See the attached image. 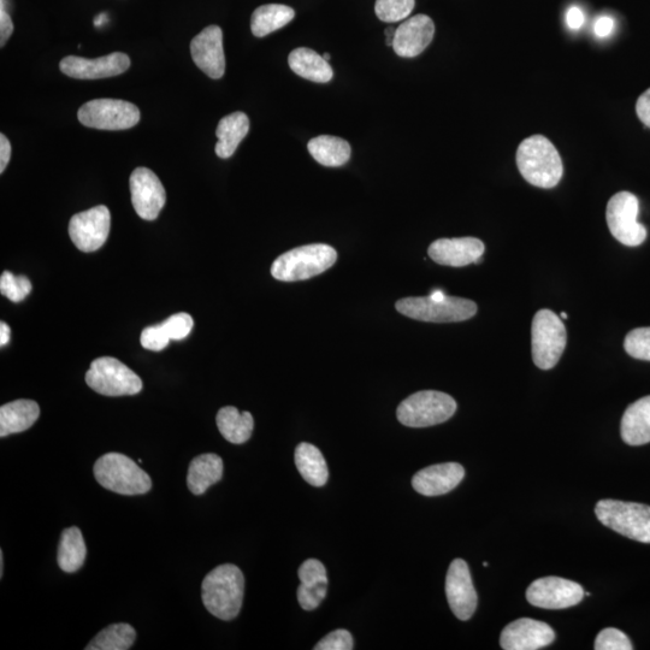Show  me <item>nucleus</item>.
<instances>
[{
	"instance_id": "obj_1",
	"label": "nucleus",
	"mask_w": 650,
	"mask_h": 650,
	"mask_svg": "<svg viewBox=\"0 0 650 650\" xmlns=\"http://www.w3.org/2000/svg\"><path fill=\"white\" fill-rule=\"evenodd\" d=\"M245 594V577L238 566L216 567L204 578L202 598L206 610L222 620L238 617Z\"/></svg>"
},
{
	"instance_id": "obj_2",
	"label": "nucleus",
	"mask_w": 650,
	"mask_h": 650,
	"mask_svg": "<svg viewBox=\"0 0 650 650\" xmlns=\"http://www.w3.org/2000/svg\"><path fill=\"white\" fill-rule=\"evenodd\" d=\"M519 173L530 185L554 188L564 174V165L555 146L542 135L525 139L517 150Z\"/></svg>"
},
{
	"instance_id": "obj_3",
	"label": "nucleus",
	"mask_w": 650,
	"mask_h": 650,
	"mask_svg": "<svg viewBox=\"0 0 650 650\" xmlns=\"http://www.w3.org/2000/svg\"><path fill=\"white\" fill-rule=\"evenodd\" d=\"M338 253L332 246L324 244L306 245L282 254L271 267L276 280L295 282L309 280L332 268Z\"/></svg>"
},
{
	"instance_id": "obj_4",
	"label": "nucleus",
	"mask_w": 650,
	"mask_h": 650,
	"mask_svg": "<svg viewBox=\"0 0 650 650\" xmlns=\"http://www.w3.org/2000/svg\"><path fill=\"white\" fill-rule=\"evenodd\" d=\"M94 477L105 489L121 495H141L152 488L151 477L121 453H108L94 464Z\"/></svg>"
},
{
	"instance_id": "obj_5",
	"label": "nucleus",
	"mask_w": 650,
	"mask_h": 650,
	"mask_svg": "<svg viewBox=\"0 0 650 650\" xmlns=\"http://www.w3.org/2000/svg\"><path fill=\"white\" fill-rule=\"evenodd\" d=\"M596 517L605 527L642 543H650V507L637 502L601 500Z\"/></svg>"
},
{
	"instance_id": "obj_6",
	"label": "nucleus",
	"mask_w": 650,
	"mask_h": 650,
	"mask_svg": "<svg viewBox=\"0 0 650 650\" xmlns=\"http://www.w3.org/2000/svg\"><path fill=\"white\" fill-rule=\"evenodd\" d=\"M457 411V403L448 394L423 390L405 399L397 410L401 424L410 428H427L445 423Z\"/></svg>"
},
{
	"instance_id": "obj_7",
	"label": "nucleus",
	"mask_w": 650,
	"mask_h": 650,
	"mask_svg": "<svg viewBox=\"0 0 650 650\" xmlns=\"http://www.w3.org/2000/svg\"><path fill=\"white\" fill-rule=\"evenodd\" d=\"M397 310L416 321L433 323L464 322L477 313L475 301L457 297L435 300L430 297L405 298L395 304Z\"/></svg>"
},
{
	"instance_id": "obj_8",
	"label": "nucleus",
	"mask_w": 650,
	"mask_h": 650,
	"mask_svg": "<svg viewBox=\"0 0 650 650\" xmlns=\"http://www.w3.org/2000/svg\"><path fill=\"white\" fill-rule=\"evenodd\" d=\"M566 344V328L557 313L547 309L537 312L531 327V348L537 368L553 369L563 356Z\"/></svg>"
},
{
	"instance_id": "obj_9",
	"label": "nucleus",
	"mask_w": 650,
	"mask_h": 650,
	"mask_svg": "<svg viewBox=\"0 0 650 650\" xmlns=\"http://www.w3.org/2000/svg\"><path fill=\"white\" fill-rule=\"evenodd\" d=\"M86 383L105 397L135 395L143 390V381L126 364L112 357L94 360L86 374Z\"/></svg>"
},
{
	"instance_id": "obj_10",
	"label": "nucleus",
	"mask_w": 650,
	"mask_h": 650,
	"mask_svg": "<svg viewBox=\"0 0 650 650\" xmlns=\"http://www.w3.org/2000/svg\"><path fill=\"white\" fill-rule=\"evenodd\" d=\"M79 121L88 128L124 130L137 126L140 110L126 100L94 99L82 105Z\"/></svg>"
},
{
	"instance_id": "obj_11",
	"label": "nucleus",
	"mask_w": 650,
	"mask_h": 650,
	"mask_svg": "<svg viewBox=\"0 0 650 650\" xmlns=\"http://www.w3.org/2000/svg\"><path fill=\"white\" fill-rule=\"evenodd\" d=\"M640 204L636 195L619 192L607 205L606 218L612 235L623 245L637 247L647 239V229L637 222Z\"/></svg>"
},
{
	"instance_id": "obj_12",
	"label": "nucleus",
	"mask_w": 650,
	"mask_h": 650,
	"mask_svg": "<svg viewBox=\"0 0 650 650\" xmlns=\"http://www.w3.org/2000/svg\"><path fill=\"white\" fill-rule=\"evenodd\" d=\"M585 596L581 585L560 577H543L527 590L529 604L546 610H564L576 606Z\"/></svg>"
},
{
	"instance_id": "obj_13",
	"label": "nucleus",
	"mask_w": 650,
	"mask_h": 650,
	"mask_svg": "<svg viewBox=\"0 0 650 650\" xmlns=\"http://www.w3.org/2000/svg\"><path fill=\"white\" fill-rule=\"evenodd\" d=\"M110 228V211L106 206L99 205L74 215L69 223V235L80 251L90 253L105 244Z\"/></svg>"
},
{
	"instance_id": "obj_14",
	"label": "nucleus",
	"mask_w": 650,
	"mask_h": 650,
	"mask_svg": "<svg viewBox=\"0 0 650 650\" xmlns=\"http://www.w3.org/2000/svg\"><path fill=\"white\" fill-rule=\"evenodd\" d=\"M129 186L137 214L145 221H155L167 202L161 180L152 170L137 168L130 175Z\"/></svg>"
},
{
	"instance_id": "obj_15",
	"label": "nucleus",
	"mask_w": 650,
	"mask_h": 650,
	"mask_svg": "<svg viewBox=\"0 0 650 650\" xmlns=\"http://www.w3.org/2000/svg\"><path fill=\"white\" fill-rule=\"evenodd\" d=\"M446 595L454 616L469 620L477 608V593L472 583L468 564L463 559H455L449 566L446 578Z\"/></svg>"
},
{
	"instance_id": "obj_16",
	"label": "nucleus",
	"mask_w": 650,
	"mask_h": 650,
	"mask_svg": "<svg viewBox=\"0 0 650 650\" xmlns=\"http://www.w3.org/2000/svg\"><path fill=\"white\" fill-rule=\"evenodd\" d=\"M62 73L69 78L80 80H97L112 78L127 72L130 59L126 53L114 52L111 55L88 59L69 56L61 62Z\"/></svg>"
},
{
	"instance_id": "obj_17",
	"label": "nucleus",
	"mask_w": 650,
	"mask_h": 650,
	"mask_svg": "<svg viewBox=\"0 0 650 650\" xmlns=\"http://www.w3.org/2000/svg\"><path fill=\"white\" fill-rule=\"evenodd\" d=\"M191 55L197 67L211 79H221L226 72L223 50V32L218 26H209L191 43Z\"/></svg>"
},
{
	"instance_id": "obj_18",
	"label": "nucleus",
	"mask_w": 650,
	"mask_h": 650,
	"mask_svg": "<svg viewBox=\"0 0 650 650\" xmlns=\"http://www.w3.org/2000/svg\"><path fill=\"white\" fill-rule=\"evenodd\" d=\"M554 640L555 632L551 626L539 620L522 618L502 630L500 644L505 650H537L549 646Z\"/></svg>"
},
{
	"instance_id": "obj_19",
	"label": "nucleus",
	"mask_w": 650,
	"mask_h": 650,
	"mask_svg": "<svg viewBox=\"0 0 650 650\" xmlns=\"http://www.w3.org/2000/svg\"><path fill=\"white\" fill-rule=\"evenodd\" d=\"M484 244L476 238L439 239L429 246V257L445 267L462 268L478 264L484 253Z\"/></svg>"
},
{
	"instance_id": "obj_20",
	"label": "nucleus",
	"mask_w": 650,
	"mask_h": 650,
	"mask_svg": "<svg viewBox=\"0 0 650 650\" xmlns=\"http://www.w3.org/2000/svg\"><path fill=\"white\" fill-rule=\"evenodd\" d=\"M435 25L427 15H416L401 23L395 31L393 49L400 57L421 55L434 39Z\"/></svg>"
},
{
	"instance_id": "obj_21",
	"label": "nucleus",
	"mask_w": 650,
	"mask_h": 650,
	"mask_svg": "<svg viewBox=\"0 0 650 650\" xmlns=\"http://www.w3.org/2000/svg\"><path fill=\"white\" fill-rule=\"evenodd\" d=\"M464 476L465 470L458 463L431 465L417 472L412 478V487L424 496H439L452 492Z\"/></svg>"
},
{
	"instance_id": "obj_22",
	"label": "nucleus",
	"mask_w": 650,
	"mask_h": 650,
	"mask_svg": "<svg viewBox=\"0 0 650 650\" xmlns=\"http://www.w3.org/2000/svg\"><path fill=\"white\" fill-rule=\"evenodd\" d=\"M193 324V318L188 313H176L161 324L145 328L140 336L141 345L146 350L161 352L171 340L186 339L192 332Z\"/></svg>"
},
{
	"instance_id": "obj_23",
	"label": "nucleus",
	"mask_w": 650,
	"mask_h": 650,
	"mask_svg": "<svg viewBox=\"0 0 650 650\" xmlns=\"http://www.w3.org/2000/svg\"><path fill=\"white\" fill-rule=\"evenodd\" d=\"M620 431L624 442L630 446H642L650 442V395L637 400L626 409Z\"/></svg>"
},
{
	"instance_id": "obj_24",
	"label": "nucleus",
	"mask_w": 650,
	"mask_h": 650,
	"mask_svg": "<svg viewBox=\"0 0 650 650\" xmlns=\"http://www.w3.org/2000/svg\"><path fill=\"white\" fill-rule=\"evenodd\" d=\"M40 416V407L33 400H16L0 407V436L19 434L32 428Z\"/></svg>"
},
{
	"instance_id": "obj_25",
	"label": "nucleus",
	"mask_w": 650,
	"mask_h": 650,
	"mask_svg": "<svg viewBox=\"0 0 650 650\" xmlns=\"http://www.w3.org/2000/svg\"><path fill=\"white\" fill-rule=\"evenodd\" d=\"M223 477V460L214 453H206L192 460L188 468L187 486L194 495H203L212 484Z\"/></svg>"
},
{
	"instance_id": "obj_26",
	"label": "nucleus",
	"mask_w": 650,
	"mask_h": 650,
	"mask_svg": "<svg viewBox=\"0 0 650 650\" xmlns=\"http://www.w3.org/2000/svg\"><path fill=\"white\" fill-rule=\"evenodd\" d=\"M248 130H250V120L244 112L236 111L223 117L216 129L218 139L216 155L222 159L232 157L241 141L246 138Z\"/></svg>"
},
{
	"instance_id": "obj_27",
	"label": "nucleus",
	"mask_w": 650,
	"mask_h": 650,
	"mask_svg": "<svg viewBox=\"0 0 650 650\" xmlns=\"http://www.w3.org/2000/svg\"><path fill=\"white\" fill-rule=\"evenodd\" d=\"M288 64L295 74L306 80L317 82V84H325L334 76L333 68L330 67L329 62L319 56L316 51L306 49V47H299L292 51L288 57Z\"/></svg>"
},
{
	"instance_id": "obj_28",
	"label": "nucleus",
	"mask_w": 650,
	"mask_h": 650,
	"mask_svg": "<svg viewBox=\"0 0 650 650\" xmlns=\"http://www.w3.org/2000/svg\"><path fill=\"white\" fill-rule=\"evenodd\" d=\"M295 465L307 483L313 487H323L328 481L329 471L323 454L311 443H300L295 449Z\"/></svg>"
},
{
	"instance_id": "obj_29",
	"label": "nucleus",
	"mask_w": 650,
	"mask_h": 650,
	"mask_svg": "<svg viewBox=\"0 0 650 650\" xmlns=\"http://www.w3.org/2000/svg\"><path fill=\"white\" fill-rule=\"evenodd\" d=\"M310 155L324 167L338 168L345 165L351 158V145L346 140L321 135L313 138L307 144Z\"/></svg>"
},
{
	"instance_id": "obj_30",
	"label": "nucleus",
	"mask_w": 650,
	"mask_h": 650,
	"mask_svg": "<svg viewBox=\"0 0 650 650\" xmlns=\"http://www.w3.org/2000/svg\"><path fill=\"white\" fill-rule=\"evenodd\" d=\"M218 430L224 439L234 445H241L251 439L254 421L250 412H239L236 407H223L216 417Z\"/></svg>"
},
{
	"instance_id": "obj_31",
	"label": "nucleus",
	"mask_w": 650,
	"mask_h": 650,
	"mask_svg": "<svg viewBox=\"0 0 650 650\" xmlns=\"http://www.w3.org/2000/svg\"><path fill=\"white\" fill-rule=\"evenodd\" d=\"M295 17V11L287 5L267 4L254 10L251 29L254 37L263 38L279 31Z\"/></svg>"
},
{
	"instance_id": "obj_32",
	"label": "nucleus",
	"mask_w": 650,
	"mask_h": 650,
	"mask_svg": "<svg viewBox=\"0 0 650 650\" xmlns=\"http://www.w3.org/2000/svg\"><path fill=\"white\" fill-rule=\"evenodd\" d=\"M87 548L79 528L65 529L59 542L57 561L64 572L73 573L85 563Z\"/></svg>"
},
{
	"instance_id": "obj_33",
	"label": "nucleus",
	"mask_w": 650,
	"mask_h": 650,
	"mask_svg": "<svg viewBox=\"0 0 650 650\" xmlns=\"http://www.w3.org/2000/svg\"><path fill=\"white\" fill-rule=\"evenodd\" d=\"M137 632L129 624H112L99 632L86 650H128L132 648Z\"/></svg>"
},
{
	"instance_id": "obj_34",
	"label": "nucleus",
	"mask_w": 650,
	"mask_h": 650,
	"mask_svg": "<svg viewBox=\"0 0 650 650\" xmlns=\"http://www.w3.org/2000/svg\"><path fill=\"white\" fill-rule=\"evenodd\" d=\"M415 9V0H376L375 13L383 22L395 23L409 17Z\"/></svg>"
},
{
	"instance_id": "obj_35",
	"label": "nucleus",
	"mask_w": 650,
	"mask_h": 650,
	"mask_svg": "<svg viewBox=\"0 0 650 650\" xmlns=\"http://www.w3.org/2000/svg\"><path fill=\"white\" fill-rule=\"evenodd\" d=\"M32 282L26 276H15L10 271H4L0 277V293L13 303H21L32 292Z\"/></svg>"
},
{
	"instance_id": "obj_36",
	"label": "nucleus",
	"mask_w": 650,
	"mask_h": 650,
	"mask_svg": "<svg viewBox=\"0 0 650 650\" xmlns=\"http://www.w3.org/2000/svg\"><path fill=\"white\" fill-rule=\"evenodd\" d=\"M624 348L630 357L650 362V328H637L626 335Z\"/></svg>"
},
{
	"instance_id": "obj_37",
	"label": "nucleus",
	"mask_w": 650,
	"mask_h": 650,
	"mask_svg": "<svg viewBox=\"0 0 650 650\" xmlns=\"http://www.w3.org/2000/svg\"><path fill=\"white\" fill-rule=\"evenodd\" d=\"M596 650H631L632 643L623 631L614 628L602 630L595 640Z\"/></svg>"
},
{
	"instance_id": "obj_38",
	"label": "nucleus",
	"mask_w": 650,
	"mask_h": 650,
	"mask_svg": "<svg viewBox=\"0 0 650 650\" xmlns=\"http://www.w3.org/2000/svg\"><path fill=\"white\" fill-rule=\"evenodd\" d=\"M328 583H321L307 587V585L300 584L298 588V601L305 611H313L322 604V601L327 596Z\"/></svg>"
},
{
	"instance_id": "obj_39",
	"label": "nucleus",
	"mask_w": 650,
	"mask_h": 650,
	"mask_svg": "<svg viewBox=\"0 0 650 650\" xmlns=\"http://www.w3.org/2000/svg\"><path fill=\"white\" fill-rule=\"evenodd\" d=\"M298 575L301 584L307 585V587H312V585L321 583H328L327 570H325L321 561L317 559L306 560L305 563L300 566Z\"/></svg>"
},
{
	"instance_id": "obj_40",
	"label": "nucleus",
	"mask_w": 650,
	"mask_h": 650,
	"mask_svg": "<svg viewBox=\"0 0 650 650\" xmlns=\"http://www.w3.org/2000/svg\"><path fill=\"white\" fill-rule=\"evenodd\" d=\"M353 636L347 630H335L317 643L315 650H352Z\"/></svg>"
},
{
	"instance_id": "obj_41",
	"label": "nucleus",
	"mask_w": 650,
	"mask_h": 650,
	"mask_svg": "<svg viewBox=\"0 0 650 650\" xmlns=\"http://www.w3.org/2000/svg\"><path fill=\"white\" fill-rule=\"evenodd\" d=\"M13 32L14 23L9 15L7 0H0V45L2 47L7 44Z\"/></svg>"
},
{
	"instance_id": "obj_42",
	"label": "nucleus",
	"mask_w": 650,
	"mask_h": 650,
	"mask_svg": "<svg viewBox=\"0 0 650 650\" xmlns=\"http://www.w3.org/2000/svg\"><path fill=\"white\" fill-rule=\"evenodd\" d=\"M636 112L642 123L650 128V88L638 98Z\"/></svg>"
},
{
	"instance_id": "obj_43",
	"label": "nucleus",
	"mask_w": 650,
	"mask_h": 650,
	"mask_svg": "<svg viewBox=\"0 0 650 650\" xmlns=\"http://www.w3.org/2000/svg\"><path fill=\"white\" fill-rule=\"evenodd\" d=\"M594 31L599 38L608 37L614 31V20L610 16H600L595 21Z\"/></svg>"
},
{
	"instance_id": "obj_44",
	"label": "nucleus",
	"mask_w": 650,
	"mask_h": 650,
	"mask_svg": "<svg viewBox=\"0 0 650 650\" xmlns=\"http://www.w3.org/2000/svg\"><path fill=\"white\" fill-rule=\"evenodd\" d=\"M585 17L583 11L578 7H572L567 11L566 23L572 31H577L584 25Z\"/></svg>"
},
{
	"instance_id": "obj_45",
	"label": "nucleus",
	"mask_w": 650,
	"mask_h": 650,
	"mask_svg": "<svg viewBox=\"0 0 650 650\" xmlns=\"http://www.w3.org/2000/svg\"><path fill=\"white\" fill-rule=\"evenodd\" d=\"M11 157V145L4 134L0 135V173L7 169Z\"/></svg>"
},
{
	"instance_id": "obj_46",
	"label": "nucleus",
	"mask_w": 650,
	"mask_h": 650,
	"mask_svg": "<svg viewBox=\"0 0 650 650\" xmlns=\"http://www.w3.org/2000/svg\"><path fill=\"white\" fill-rule=\"evenodd\" d=\"M10 328L7 323H0V346L4 347L9 344L10 341Z\"/></svg>"
},
{
	"instance_id": "obj_47",
	"label": "nucleus",
	"mask_w": 650,
	"mask_h": 650,
	"mask_svg": "<svg viewBox=\"0 0 650 650\" xmlns=\"http://www.w3.org/2000/svg\"><path fill=\"white\" fill-rule=\"evenodd\" d=\"M395 31H397V29H395V28H393V27H388V28L386 29V35H387V46H393V41H394V37H395Z\"/></svg>"
},
{
	"instance_id": "obj_48",
	"label": "nucleus",
	"mask_w": 650,
	"mask_h": 650,
	"mask_svg": "<svg viewBox=\"0 0 650 650\" xmlns=\"http://www.w3.org/2000/svg\"><path fill=\"white\" fill-rule=\"evenodd\" d=\"M4 573V555L3 551H0V577H3Z\"/></svg>"
},
{
	"instance_id": "obj_49",
	"label": "nucleus",
	"mask_w": 650,
	"mask_h": 650,
	"mask_svg": "<svg viewBox=\"0 0 650 650\" xmlns=\"http://www.w3.org/2000/svg\"><path fill=\"white\" fill-rule=\"evenodd\" d=\"M323 58L325 59V61L329 62V61H330V55H329V53H324Z\"/></svg>"
},
{
	"instance_id": "obj_50",
	"label": "nucleus",
	"mask_w": 650,
	"mask_h": 650,
	"mask_svg": "<svg viewBox=\"0 0 650 650\" xmlns=\"http://www.w3.org/2000/svg\"><path fill=\"white\" fill-rule=\"evenodd\" d=\"M560 316H561V318H564V319H567V318H569V316H567L565 312H563V313H561V315H560Z\"/></svg>"
}]
</instances>
